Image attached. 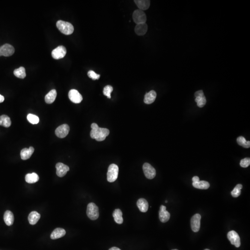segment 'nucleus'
Returning <instances> with one entry per match:
<instances>
[{
	"label": "nucleus",
	"instance_id": "obj_32",
	"mask_svg": "<svg viewBox=\"0 0 250 250\" xmlns=\"http://www.w3.org/2000/svg\"><path fill=\"white\" fill-rule=\"evenodd\" d=\"M28 121L32 124H38L40 121V119L38 116L33 114H30L27 116Z\"/></svg>",
	"mask_w": 250,
	"mask_h": 250
},
{
	"label": "nucleus",
	"instance_id": "obj_4",
	"mask_svg": "<svg viewBox=\"0 0 250 250\" xmlns=\"http://www.w3.org/2000/svg\"><path fill=\"white\" fill-rule=\"evenodd\" d=\"M87 215L91 220H97L99 216L98 207L94 203H90L88 205Z\"/></svg>",
	"mask_w": 250,
	"mask_h": 250
},
{
	"label": "nucleus",
	"instance_id": "obj_3",
	"mask_svg": "<svg viewBox=\"0 0 250 250\" xmlns=\"http://www.w3.org/2000/svg\"><path fill=\"white\" fill-rule=\"evenodd\" d=\"M119 167L115 164H111L108 168L107 180L110 183L116 181L118 178Z\"/></svg>",
	"mask_w": 250,
	"mask_h": 250
},
{
	"label": "nucleus",
	"instance_id": "obj_12",
	"mask_svg": "<svg viewBox=\"0 0 250 250\" xmlns=\"http://www.w3.org/2000/svg\"><path fill=\"white\" fill-rule=\"evenodd\" d=\"M68 96L70 100L75 103H79L82 101V96L78 91L74 89L70 91Z\"/></svg>",
	"mask_w": 250,
	"mask_h": 250
},
{
	"label": "nucleus",
	"instance_id": "obj_26",
	"mask_svg": "<svg viewBox=\"0 0 250 250\" xmlns=\"http://www.w3.org/2000/svg\"><path fill=\"white\" fill-rule=\"evenodd\" d=\"M192 185L195 188L201 189H207L210 187L209 183L205 181H199V182L193 183Z\"/></svg>",
	"mask_w": 250,
	"mask_h": 250
},
{
	"label": "nucleus",
	"instance_id": "obj_31",
	"mask_svg": "<svg viewBox=\"0 0 250 250\" xmlns=\"http://www.w3.org/2000/svg\"><path fill=\"white\" fill-rule=\"evenodd\" d=\"M195 102L197 103V106L200 108H202L206 103V99L204 96L203 97H195Z\"/></svg>",
	"mask_w": 250,
	"mask_h": 250
},
{
	"label": "nucleus",
	"instance_id": "obj_8",
	"mask_svg": "<svg viewBox=\"0 0 250 250\" xmlns=\"http://www.w3.org/2000/svg\"><path fill=\"white\" fill-rule=\"evenodd\" d=\"M228 238L231 244L236 247L240 246V239L239 234L234 231H231L228 234Z\"/></svg>",
	"mask_w": 250,
	"mask_h": 250
},
{
	"label": "nucleus",
	"instance_id": "obj_20",
	"mask_svg": "<svg viewBox=\"0 0 250 250\" xmlns=\"http://www.w3.org/2000/svg\"><path fill=\"white\" fill-rule=\"evenodd\" d=\"M134 2L138 8L142 11L148 9L150 6V1L148 0H135Z\"/></svg>",
	"mask_w": 250,
	"mask_h": 250
},
{
	"label": "nucleus",
	"instance_id": "obj_23",
	"mask_svg": "<svg viewBox=\"0 0 250 250\" xmlns=\"http://www.w3.org/2000/svg\"><path fill=\"white\" fill-rule=\"evenodd\" d=\"M57 95V91L56 90H52L45 97V102L47 104H51L53 103L56 99Z\"/></svg>",
	"mask_w": 250,
	"mask_h": 250
},
{
	"label": "nucleus",
	"instance_id": "obj_39",
	"mask_svg": "<svg viewBox=\"0 0 250 250\" xmlns=\"http://www.w3.org/2000/svg\"><path fill=\"white\" fill-rule=\"evenodd\" d=\"M109 250H121L120 249H119L118 247H113L109 249Z\"/></svg>",
	"mask_w": 250,
	"mask_h": 250
},
{
	"label": "nucleus",
	"instance_id": "obj_24",
	"mask_svg": "<svg viewBox=\"0 0 250 250\" xmlns=\"http://www.w3.org/2000/svg\"><path fill=\"white\" fill-rule=\"evenodd\" d=\"M39 176L36 173H29L25 177V180L28 183H34L39 180Z\"/></svg>",
	"mask_w": 250,
	"mask_h": 250
},
{
	"label": "nucleus",
	"instance_id": "obj_42",
	"mask_svg": "<svg viewBox=\"0 0 250 250\" xmlns=\"http://www.w3.org/2000/svg\"><path fill=\"white\" fill-rule=\"evenodd\" d=\"M177 250V249H174V250Z\"/></svg>",
	"mask_w": 250,
	"mask_h": 250
},
{
	"label": "nucleus",
	"instance_id": "obj_33",
	"mask_svg": "<svg viewBox=\"0 0 250 250\" xmlns=\"http://www.w3.org/2000/svg\"><path fill=\"white\" fill-rule=\"evenodd\" d=\"M113 91V88L110 85H107L104 88L103 93L104 95L106 97H108L109 99L111 98V94Z\"/></svg>",
	"mask_w": 250,
	"mask_h": 250
},
{
	"label": "nucleus",
	"instance_id": "obj_21",
	"mask_svg": "<svg viewBox=\"0 0 250 250\" xmlns=\"http://www.w3.org/2000/svg\"><path fill=\"white\" fill-rule=\"evenodd\" d=\"M137 205L139 210L142 212H146L148 210V203L144 199L140 198L138 199L137 202Z\"/></svg>",
	"mask_w": 250,
	"mask_h": 250
},
{
	"label": "nucleus",
	"instance_id": "obj_1",
	"mask_svg": "<svg viewBox=\"0 0 250 250\" xmlns=\"http://www.w3.org/2000/svg\"><path fill=\"white\" fill-rule=\"evenodd\" d=\"M92 130L91 132V137L93 139H96L98 141H102L105 140L109 134V130L107 128L99 127L97 124L92 123L91 125Z\"/></svg>",
	"mask_w": 250,
	"mask_h": 250
},
{
	"label": "nucleus",
	"instance_id": "obj_27",
	"mask_svg": "<svg viewBox=\"0 0 250 250\" xmlns=\"http://www.w3.org/2000/svg\"><path fill=\"white\" fill-rule=\"evenodd\" d=\"M11 125L10 118L6 115L0 116V126L5 127H9Z\"/></svg>",
	"mask_w": 250,
	"mask_h": 250
},
{
	"label": "nucleus",
	"instance_id": "obj_5",
	"mask_svg": "<svg viewBox=\"0 0 250 250\" xmlns=\"http://www.w3.org/2000/svg\"><path fill=\"white\" fill-rule=\"evenodd\" d=\"M133 21L136 24L145 23L147 22V15L144 12L140 9L135 10L132 14Z\"/></svg>",
	"mask_w": 250,
	"mask_h": 250
},
{
	"label": "nucleus",
	"instance_id": "obj_14",
	"mask_svg": "<svg viewBox=\"0 0 250 250\" xmlns=\"http://www.w3.org/2000/svg\"><path fill=\"white\" fill-rule=\"evenodd\" d=\"M166 207L164 205H161L159 211V218L162 222H168L170 218V213L166 210Z\"/></svg>",
	"mask_w": 250,
	"mask_h": 250
},
{
	"label": "nucleus",
	"instance_id": "obj_40",
	"mask_svg": "<svg viewBox=\"0 0 250 250\" xmlns=\"http://www.w3.org/2000/svg\"><path fill=\"white\" fill-rule=\"evenodd\" d=\"M209 250V249H205V250Z\"/></svg>",
	"mask_w": 250,
	"mask_h": 250
},
{
	"label": "nucleus",
	"instance_id": "obj_9",
	"mask_svg": "<svg viewBox=\"0 0 250 250\" xmlns=\"http://www.w3.org/2000/svg\"><path fill=\"white\" fill-rule=\"evenodd\" d=\"M201 216L199 213H196L193 216L191 219V227L193 232H198L200 228Z\"/></svg>",
	"mask_w": 250,
	"mask_h": 250
},
{
	"label": "nucleus",
	"instance_id": "obj_15",
	"mask_svg": "<svg viewBox=\"0 0 250 250\" xmlns=\"http://www.w3.org/2000/svg\"><path fill=\"white\" fill-rule=\"evenodd\" d=\"M135 32L136 34L139 36L144 35L148 30L147 25L146 23L137 24L135 26Z\"/></svg>",
	"mask_w": 250,
	"mask_h": 250
},
{
	"label": "nucleus",
	"instance_id": "obj_13",
	"mask_svg": "<svg viewBox=\"0 0 250 250\" xmlns=\"http://www.w3.org/2000/svg\"><path fill=\"white\" fill-rule=\"evenodd\" d=\"M56 174L58 177H64L67 172L69 171L70 168L68 166L62 163H57L56 165Z\"/></svg>",
	"mask_w": 250,
	"mask_h": 250
},
{
	"label": "nucleus",
	"instance_id": "obj_41",
	"mask_svg": "<svg viewBox=\"0 0 250 250\" xmlns=\"http://www.w3.org/2000/svg\"><path fill=\"white\" fill-rule=\"evenodd\" d=\"M167 202H168V201H166L165 202H166V203H167Z\"/></svg>",
	"mask_w": 250,
	"mask_h": 250
},
{
	"label": "nucleus",
	"instance_id": "obj_6",
	"mask_svg": "<svg viewBox=\"0 0 250 250\" xmlns=\"http://www.w3.org/2000/svg\"><path fill=\"white\" fill-rule=\"evenodd\" d=\"M143 170L147 178L152 179L154 178L156 172L155 169L150 164L147 163H144L143 166Z\"/></svg>",
	"mask_w": 250,
	"mask_h": 250
},
{
	"label": "nucleus",
	"instance_id": "obj_22",
	"mask_svg": "<svg viewBox=\"0 0 250 250\" xmlns=\"http://www.w3.org/2000/svg\"><path fill=\"white\" fill-rule=\"evenodd\" d=\"M40 218V215L36 211H33L29 215L28 220L31 225H34L38 222Z\"/></svg>",
	"mask_w": 250,
	"mask_h": 250
},
{
	"label": "nucleus",
	"instance_id": "obj_29",
	"mask_svg": "<svg viewBox=\"0 0 250 250\" xmlns=\"http://www.w3.org/2000/svg\"><path fill=\"white\" fill-rule=\"evenodd\" d=\"M237 141L239 145H241L243 147L248 148L250 147V141H247L244 137L240 136L237 139Z\"/></svg>",
	"mask_w": 250,
	"mask_h": 250
},
{
	"label": "nucleus",
	"instance_id": "obj_18",
	"mask_svg": "<svg viewBox=\"0 0 250 250\" xmlns=\"http://www.w3.org/2000/svg\"><path fill=\"white\" fill-rule=\"evenodd\" d=\"M66 234V231L64 229L61 228H57L52 232L51 235V238L52 240L59 239L64 236Z\"/></svg>",
	"mask_w": 250,
	"mask_h": 250
},
{
	"label": "nucleus",
	"instance_id": "obj_36",
	"mask_svg": "<svg viewBox=\"0 0 250 250\" xmlns=\"http://www.w3.org/2000/svg\"><path fill=\"white\" fill-rule=\"evenodd\" d=\"M204 95V93L202 91H196L195 94V97H203Z\"/></svg>",
	"mask_w": 250,
	"mask_h": 250
},
{
	"label": "nucleus",
	"instance_id": "obj_28",
	"mask_svg": "<svg viewBox=\"0 0 250 250\" xmlns=\"http://www.w3.org/2000/svg\"><path fill=\"white\" fill-rule=\"evenodd\" d=\"M13 74L15 76L19 79H23L26 76L25 69L23 67H20L15 69L13 71Z\"/></svg>",
	"mask_w": 250,
	"mask_h": 250
},
{
	"label": "nucleus",
	"instance_id": "obj_10",
	"mask_svg": "<svg viewBox=\"0 0 250 250\" xmlns=\"http://www.w3.org/2000/svg\"><path fill=\"white\" fill-rule=\"evenodd\" d=\"M14 48L10 44H6L0 47V56L9 57L13 55Z\"/></svg>",
	"mask_w": 250,
	"mask_h": 250
},
{
	"label": "nucleus",
	"instance_id": "obj_11",
	"mask_svg": "<svg viewBox=\"0 0 250 250\" xmlns=\"http://www.w3.org/2000/svg\"><path fill=\"white\" fill-rule=\"evenodd\" d=\"M70 131V127L67 124H63L58 126L55 130V134L60 138L65 137Z\"/></svg>",
	"mask_w": 250,
	"mask_h": 250
},
{
	"label": "nucleus",
	"instance_id": "obj_38",
	"mask_svg": "<svg viewBox=\"0 0 250 250\" xmlns=\"http://www.w3.org/2000/svg\"><path fill=\"white\" fill-rule=\"evenodd\" d=\"M4 101V97L2 95H0V103H2Z\"/></svg>",
	"mask_w": 250,
	"mask_h": 250
},
{
	"label": "nucleus",
	"instance_id": "obj_35",
	"mask_svg": "<svg viewBox=\"0 0 250 250\" xmlns=\"http://www.w3.org/2000/svg\"><path fill=\"white\" fill-rule=\"evenodd\" d=\"M250 165V158H245L240 161V165L243 168H247Z\"/></svg>",
	"mask_w": 250,
	"mask_h": 250
},
{
	"label": "nucleus",
	"instance_id": "obj_16",
	"mask_svg": "<svg viewBox=\"0 0 250 250\" xmlns=\"http://www.w3.org/2000/svg\"><path fill=\"white\" fill-rule=\"evenodd\" d=\"M34 151V149L33 147H30L29 148L23 149L20 152V157L22 160H27L29 159Z\"/></svg>",
	"mask_w": 250,
	"mask_h": 250
},
{
	"label": "nucleus",
	"instance_id": "obj_37",
	"mask_svg": "<svg viewBox=\"0 0 250 250\" xmlns=\"http://www.w3.org/2000/svg\"><path fill=\"white\" fill-rule=\"evenodd\" d=\"M192 181H193V183L199 182L200 181L199 178L197 176H195L192 178Z\"/></svg>",
	"mask_w": 250,
	"mask_h": 250
},
{
	"label": "nucleus",
	"instance_id": "obj_19",
	"mask_svg": "<svg viewBox=\"0 0 250 250\" xmlns=\"http://www.w3.org/2000/svg\"><path fill=\"white\" fill-rule=\"evenodd\" d=\"M3 218L4 222L7 226H11L13 224L14 222V216L11 211L7 210L5 212Z\"/></svg>",
	"mask_w": 250,
	"mask_h": 250
},
{
	"label": "nucleus",
	"instance_id": "obj_25",
	"mask_svg": "<svg viewBox=\"0 0 250 250\" xmlns=\"http://www.w3.org/2000/svg\"><path fill=\"white\" fill-rule=\"evenodd\" d=\"M114 220L117 223L121 224L123 222L122 213L120 209H116L113 213Z\"/></svg>",
	"mask_w": 250,
	"mask_h": 250
},
{
	"label": "nucleus",
	"instance_id": "obj_2",
	"mask_svg": "<svg viewBox=\"0 0 250 250\" xmlns=\"http://www.w3.org/2000/svg\"><path fill=\"white\" fill-rule=\"evenodd\" d=\"M57 27L58 29L60 32L62 34L68 35H70L73 33L74 27L71 24L68 22H64L63 20H59L57 22Z\"/></svg>",
	"mask_w": 250,
	"mask_h": 250
},
{
	"label": "nucleus",
	"instance_id": "obj_30",
	"mask_svg": "<svg viewBox=\"0 0 250 250\" xmlns=\"http://www.w3.org/2000/svg\"><path fill=\"white\" fill-rule=\"evenodd\" d=\"M242 185L241 184H238L235 186L233 191L231 192V195L234 197H238L241 194V189H242Z\"/></svg>",
	"mask_w": 250,
	"mask_h": 250
},
{
	"label": "nucleus",
	"instance_id": "obj_34",
	"mask_svg": "<svg viewBox=\"0 0 250 250\" xmlns=\"http://www.w3.org/2000/svg\"><path fill=\"white\" fill-rule=\"evenodd\" d=\"M88 77L91 79H92L94 80L99 79L100 77V75L97 74L96 73L95 71L92 70L88 71Z\"/></svg>",
	"mask_w": 250,
	"mask_h": 250
},
{
	"label": "nucleus",
	"instance_id": "obj_7",
	"mask_svg": "<svg viewBox=\"0 0 250 250\" xmlns=\"http://www.w3.org/2000/svg\"><path fill=\"white\" fill-rule=\"evenodd\" d=\"M66 52L67 51L65 47L62 46H59L52 51V56L54 59H61L65 57Z\"/></svg>",
	"mask_w": 250,
	"mask_h": 250
},
{
	"label": "nucleus",
	"instance_id": "obj_17",
	"mask_svg": "<svg viewBox=\"0 0 250 250\" xmlns=\"http://www.w3.org/2000/svg\"><path fill=\"white\" fill-rule=\"evenodd\" d=\"M157 97V93L154 91H151L148 93H147L144 96V103L147 104L153 103Z\"/></svg>",
	"mask_w": 250,
	"mask_h": 250
}]
</instances>
